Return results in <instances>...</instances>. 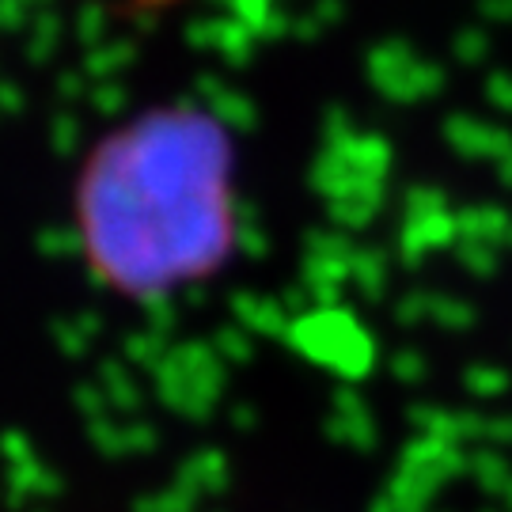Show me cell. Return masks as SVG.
<instances>
[{"label": "cell", "instance_id": "6da1fadb", "mask_svg": "<svg viewBox=\"0 0 512 512\" xmlns=\"http://www.w3.org/2000/svg\"><path fill=\"white\" fill-rule=\"evenodd\" d=\"M76 232L92 274L160 296L213 274L236 239L232 145L202 110H148L110 133L76 179Z\"/></svg>", "mask_w": 512, "mask_h": 512}]
</instances>
